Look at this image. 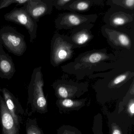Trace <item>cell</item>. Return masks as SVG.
Wrapping results in <instances>:
<instances>
[{
    "label": "cell",
    "mask_w": 134,
    "mask_h": 134,
    "mask_svg": "<svg viewBox=\"0 0 134 134\" xmlns=\"http://www.w3.org/2000/svg\"><path fill=\"white\" fill-rule=\"evenodd\" d=\"M41 69V67L34 69L28 87L25 113L30 116L35 113L45 114L48 112L47 100L43 92L44 82Z\"/></svg>",
    "instance_id": "6da1fadb"
},
{
    "label": "cell",
    "mask_w": 134,
    "mask_h": 134,
    "mask_svg": "<svg viewBox=\"0 0 134 134\" xmlns=\"http://www.w3.org/2000/svg\"><path fill=\"white\" fill-rule=\"evenodd\" d=\"M0 44L9 52L17 56L23 55L26 50L24 35L10 27L0 30Z\"/></svg>",
    "instance_id": "7a4b0ae2"
},
{
    "label": "cell",
    "mask_w": 134,
    "mask_h": 134,
    "mask_svg": "<svg viewBox=\"0 0 134 134\" xmlns=\"http://www.w3.org/2000/svg\"><path fill=\"white\" fill-rule=\"evenodd\" d=\"M107 24L119 27L133 23L134 11L124 8L118 5L111 6L104 16Z\"/></svg>",
    "instance_id": "3957f363"
},
{
    "label": "cell",
    "mask_w": 134,
    "mask_h": 134,
    "mask_svg": "<svg viewBox=\"0 0 134 134\" xmlns=\"http://www.w3.org/2000/svg\"><path fill=\"white\" fill-rule=\"evenodd\" d=\"M97 15H83L78 13L65 12L61 13L56 20L58 27L63 28L76 27L96 21Z\"/></svg>",
    "instance_id": "277c9868"
},
{
    "label": "cell",
    "mask_w": 134,
    "mask_h": 134,
    "mask_svg": "<svg viewBox=\"0 0 134 134\" xmlns=\"http://www.w3.org/2000/svg\"><path fill=\"white\" fill-rule=\"evenodd\" d=\"M4 17L6 20L25 27L30 35V42H33L36 38L37 25L26 11L23 9H15L7 13Z\"/></svg>",
    "instance_id": "5b68a950"
},
{
    "label": "cell",
    "mask_w": 134,
    "mask_h": 134,
    "mask_svg": "<svg viewBox=\"0 0 134 134\" xmlns=\"http://www.w3.org/2000/svg\"><path fill=\"white\" fill-rule=\"evenodd\" d=\"M0 91L2 94V97L9 111L14 119V122L19 127L23 124V117L25 114V111L19 100L5 87L0 88Z\"/></svg>",
    "instance_id": "8992f818"
},
{
    "label": "cell",
    "mask_w": 134,
    "mask_h": 134,
    "mask_svg": "<svg viewBox=\"0 0 134 134\" xmlns=\"http://www.w3.org/2000/svg\"><path fill=\"white\" fill-rule=\"evenodd\" d=\"M0 123L2 134H19L20 127L14 122L2 96L0 95Z\"/></svg>",
    "instance_id": "52a82bcc"
},
{
    "label": "cell",
    "mask_w": 134,
    "mask_h": 134,
    "mask_svg": "<svg viewBox=\"0 0 134 134\" xmlns=\"http://www.w3.org/2000/svg\"><path fill=\"white\" fill-rule=\"evenodd\" d=\"M16 72L15 68L11 56L6 53L0 44V78L11 79Z\"/></svg>",
    "instance_id": "ba28073f"
},
{
    "label": "cell",
    "mask_w": 134,
    "mask_h": 134,
    "mask_svg": "<svg viewBox=\"0 0 134 134\" xmlns=\"http://www.w3.org/2000/svg\"><path fill=\"white\" fill-rule=\"evenodd\" d=\"M54 2L53 0H46L45 2L37 3L33 7L29 5L26 12L33 19H38L51 12Z\"/></svg>",
    "instance_id": "9c48e42d"
},
{
    "label": "cell",
    "mask_w": 134,
    "mask_h": 134,
    "mask_svg": "<svg viewBox=\"0 0 134 134\" xmlns=\"http://www.w3.org/2000/svg\"><path fill=\"white\" fill-rule=\"evenodd\" d=\"M94 5L92 0H74L68 4L63 10L76 13L88 12Z\"/></svg>",
    "instance_id": "30bf717a"
},
{
    "label": "cell",
    "mask_w": 134,
    "mask_h": 134,
    "mask_svg": "<svg viewBox=\"0 0 134 134\" xmlns=\"http://www.w3.org/2000/svg\"><path fill=\"white\" fill-rule=\"evenodd\" d=\"M26 134H44L39 126L36 118H28L26 122Z\"/></svg>",
    "instance_id": "8fae6325"
},
{
    "label": "cell",
    "mask_w": 134,
    "mask_h": 134,
    "mask_svg": "<svg viewBox=\"0 0 134 134\" xmlns=\"http://www.w3.org/2000/svg\"><path fill=\"white\" fill-rule=\"evenodd\" d=\"M106 5L110 6L118 5L134 11V0H107Z\"/></svg>",
    "instance_id": "7c38bea8"
},
{
    "label": "cell",
    "mask_w": 134,
    "mask_h": 134,
    "mask_svg": "<svg viewBox=\"0 0 134 134\" xmlns=\"http://www.w3.org/2000/svg\"><path fill=\"white\" fill-rule=\"evenodd\" d=\"M57 134H82L78 128L70 125H63L57 129Z\"/></svg>",
    "instance_id": "4fadbf2b"
},
{
    "label": "cell",
    "mask_w": 134,
    "mask_h": 134,
    "mask_svg": "<svg viewBox=\"0 0 134 134\" xmlns=\"http://www.w3.org/2000/svg\"><path fill=\"white\" fill-rule=\"evenodd\" d=\"M102 117L100 115H96L94 119L93 130L94 134H103Z\"/></svg>",
    "instance_id": "5bb4252c"
},
{
    "label": "cell",
    "mask_w": 134,
    "mask_h": 134,
    "mask_svg": "<svg viewBox=\"0 0 134 134\" xmlns=\"http://www.w3.org/2000/svg\"><path fill=\"white\" fill-rule=\"evenodd\" d=\"M81 105L80 104H76V102L69 99H65L61 102V109H78Z\"/></svg>",
    "instance_id": "9a60e30c"
},
{
    "label": "cell",
    "mask_w": 134,
    "mask_h": 134,
    "mask_svg": "<svg viewBox=\"0 0 134 134\" xmlns=\"http://www.w3.org/2000/svg\"><path fill=\"white\" fill-rule=\"evenodd\" d=\"M109 128L110 134H124V129L116 122L111 123Z\"/></svg>",
    "instance_id": "2e32d148"
},
{
    "label": "cell",
    "mask_w": 134,
    "mask_h": 134,
    "mask_svg": "<svg viewBox=\"0 0 134 134\" xmlns=\"http://www.w3.org/2000/svg\"><path fill=\"white\" fill-rule=\"evenodd\" d=\"M29 1L30 0H1L0 2V9L8 7L13 3L23 4Z\"/></svg>",
    "instance_id": "e0dca14e"
},
{
    "label": "cell",
    "mask_w": 134,
    "mask_h": 134,
    "mask_svg": "<svg viewBox=\"0 0 134 134\" xmlns=\"http://www.w3.org/2000/svg\"><path fill=\"white\" fill-rule=\"evenodd\" d=\"M73 1L74 0H56L54 2L53 6L58 10H62L66 5Z\"/></svg>",
    "instance_id": "ac0fdd59"
},
{
    "label": "cell",
    "mask_w": 134,
    "mask_h": 134,
    "mask_svg": "<svg viewBox=\"0 0 134 134\" xmlns=\"http://www.w3.org/2000/svg\"><path fill=\"white\" fill-rule=\"evenodd\" d=\"M102 59V56L99 53H94L90 56L89 60L90 63H97Z\"/></svg>",
    "instance_id": "d6986e66"
},
{
    "label": "cell",
    "mask_w": 134,
    "mask_h": 134,
    "mask_svg": "<svg viewBox=\"0 0 134 134\" xmlns=\"http://www.w3.org/2000/svg\"><path fill=\"white\" fill-rule=\"evenodd\" d=\"M119 40L123 45L127 46L130 44V40L128 37L124 34H120L119 36Z\"/></svg>",
    "instance_id": "ffe728a7"
},
{
    "label": "cell",
    "mask_w": 134,
    "mask_h": 134,
    "mask_svg": "<svg viewBox=\"0 0 134 134\" xmlns=\"http://www.w3.org/2000/svg\"><path fill=\"white\" fill-rule=\"evenodd\" d=\"M56 55L60 59L64 60L67 57V53L64 49H61L57 50L56 54H55V55Z\"/></svg>",
    "instance_id": "44dd1931"
},
{
    "label": "cell",
    "mask_w": 134,
    "mask_h": 134,
    "mask_svg": "<svg viewBox=\"0 0 134 134\" xmlns=\"http://www.w3.org/2000/svg\"><path fill=\"white\" fill-rule=\"evenodd\" d=\"M58 93L60 96L63 98H67L68 96L67 91L66 89L63 87H61L59 88Z\"/></svg>",
    "instance_id": "7402d4cb"
},
{
    "label": "cell",
    "mask_w": 134,
    "mask_h": 134,
    "mask_svg": "<svg viewBox=\"0 0 134 134\" xmlns=\"http://www.w3.org/2000/svg\"><path fill=\"white\" fill-rule=\"evenodd\" d=\"M126 78V75H123L119 76L115 79L114 81V83L115 84H118L119 83L124 81Z\"/></svg>",
    "instance_id": "603a6c76"
},
{
    "label": "cell",
    "mask_w": 134,
    "mask_h": 134,
    "mask_svg": "<svg viewBox=\"0 0 134 134\" xmlns=\"http://www.w3.org/2000/svg\"><path fill=\"white\" fill-rule=\"evenodd\" d=\"M128 112L131 118H133L134 114V103L133 102L131 103L128 108Z\"/></svg>",
    "instance_id": "cb8c5ba5"
},
{
    "label": "cell",
    "mask_w": 134,
    "mask_h": 134,
    "mask_svg": "<svg viewBox=\"0 0 134 134\" xmlns=\"http://www.w3.org/2000/svg\"><path fill=\"white\" fill-rule=\"evenodd\" d=\"M94 4L98 6H102L104 4L105 0H92Z\"/></svg>",
    "instance_id": "d4e9b609"
}]
</instances>
